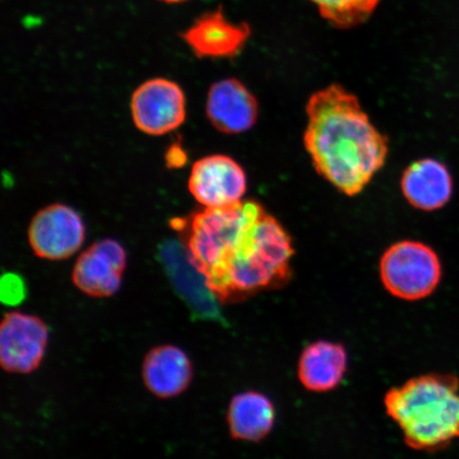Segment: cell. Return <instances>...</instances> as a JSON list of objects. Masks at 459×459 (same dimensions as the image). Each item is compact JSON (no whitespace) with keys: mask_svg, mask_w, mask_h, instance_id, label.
Listing matches in <instances>:
<instances>
[{"mask_svg":"<svg viewBox=\"0 0 459 459\" xmlns=\"http://www.w3.org/2000/svg\"><path fill=\"white\" fill-rule=\"evenodd\" d=\"M206 117L222 134H243L256 123L258 102L239 80L223 79L211 86L206 100Z\"/></svg>","mask_w":459,"mask_h":459,"instance_id":"cell-11","label":"cell"},{"mask_svg":"<svg viewBox=\"0 0 459 459\" xmlns=\"http://www.w3.org/2000/svg\"><path fill=\"white\" fill-rule=\"evenodd\" d=\"M131 114L143 134L160 136L181 127L186 117V97L169 79L153 78L137 88L131 99Z\"/></svg>","mask_w":459,"mask_h":459,"instance_id":"cell-5","label":"cell"},{"mask_svg":"<svg viewBox=\"0 0 459 459\" xmlns=\"http://www.w3.org/2000/svg\"><path fill=\"white\" fill-rule=\"evenodd\" d=\"M384 405L411 449L439 451L459 437V380L455 376L432 373L411 378L390 389Z\"/></svg>","mask_w":459,"mask_h":459,"instance_id":"cell-3","label":"cell"},{"mask_svg":"<svg viewBox=\"0 0 459 459\" xmlns=\"http://www.w3.org/2000/svg\"><path fill=\"white\" fill-rule=\"evenodd\" d=\"M85 225L77 211L56 204L38 212L28 229L29 244L37 256L49 261H62L82 248Z\"/></svg>","mask_w":459,"mask_h":459,"instance_id":"cell-7","label":"cell"},{"mask_svg":"<svg viewBox=\"0 0 459 459\" xmlns=\"http://www.w3.org/2000/svg\"><path fill=\"white\" fill-rule=\"evenodd\" d=\"M251 36L247 22L227 19L221 7L197 17L181 38L200 59H229L242 53Z\"/></svg>","mask_w":459,"mask_h":459,"instance_id":"cell-10","label":"cell"},{"mask_svg":"<svg viewBox=\"0 0 459 459\" xmlns=\"http://www.w3.org/2000/svg\"><path fill=\"white\" fill-rule=\"evenodd\" d=\"M332 26L350 29L364 24L380 0H309Z\"/></svg>","mask_w":459,"mask_h":459,"instance_id":"cell-16","label":"cell"},{"mask_svg":"<svg viewBox=\"0 0 459 459\" xmlns=\"http://www.w3.org/2000/svg\"><path fill=\"white\" fill-rule=\"evenodd\" d=\"M384 287L394 297L406 301L424 299L437 289L443 268L429 246L403 240L389 247L380 263Z\"/></svg>","mask_w":459,"mask_h":459,"instance_id":"cell-4","label":"cell"},{"mask_svg":"<svg viewBox=\"0 0 459 459\" xmlns=\"http://www.w3.org/2000/svg\"><path fill=\"white\" fill-rule=\"evenodd\" d=\"M348 369V353L342 343L318 341L303 350L298 361V377L309 392L335 389Z\"/></svg>","mask_w":459,"mask_h":459,"instance_id":"cell-14","label":"cell"},{"mask_svg":"<svg viewBox=\"0 0 459 459\" xmlns=\"http://www.w3.org/2000/svg\"><path fill=\"white\" fill-rule=\"evenodd\" d=\"M274 421L273 401L260 392L239 393L230 402L227 422L234 439L257 443L272 432Z\"/></svg>","mask_w":459,"mask_h":459,"instance_id":"cell-15","label":"cell"},{"mask_svg":"<svg viewBox=\"0 0 459 459\" xmlns=\"http://www.w3.org/2000/svg\"><path fill=\"white\" fill-rule=\"evenodd\" d=\"M26 297V285L24 280L14 273L4 275L2 280V299L9 306L20 304Z\"/></svg>","mask_w":459,"mask_h":459,"instance_id":"cell-17","label":"cell"},{"mask_svg":"<svg viewBox=\"0 0 459 459\" xmlns=\"http://www.w3.org/2000/svg\"><path fill=\"white\" fill-rule=\"evenodd\" d=\"M307 114L304 145L316 170L342 194H359L385 164L386 137L341 85L316 91Z\"/></svg>","mask_w":459,"mask_h":459,"instance_id":"cell-2","label":"cell"},{"mask_svg":"<svg viewBox=\"0 0 459 459\" xmlns=\"http://www.w3.org/2000/svg\"><path fill=\"white\" fill-rule=\"evenodd\" d=\"M401 189L409 204L421 211L443 209L453 195V179L444 163L419 160L404 171Z\"/></svg>","mask_w":459,"mask_h":459,"instance_id":"cell-13","label":"cell"},{"mask_svg":"<svg viewBox=\"0 0 459 459\" xmlns=\"http://www.w3.org/2000/svg\"><path fill=\"white\" fill-rule=\"evenodd\" d=\"M188 189L204 208H226L243 201L247 192L246 172L232 158L212 154L193 165Z\"/></svg>","mask_w":459,"mask_h":459,"instance_id":"cell-8","label":"cell"},{"mask_svg":"<svg viewBox=\"0 0 459 459\" xmlns=\"http://www.w3.org/2000/svg\"><path fill=\"white\" fill-rule=\"evenodd\" d=\"M189 261L220 302H238L290 280L291 238L255 201L178 220Z\"/></svg>","mask_w":459,"mask_h":459,"instance_id":"cell-1","label":"cell"},{"mask_svg":"<svg viewBox=\"0 0 459 459\" xmlns=\"http://www.w3.org/2000/svg\"><path fill=\"white\" fill-rule=\"evenodd\" d=\"M127 252L117 240L106 238L89 247L73 269V283L93 298L112 297L122 287Z\"/></svg>","mask_w":459,"mask_h":459,"instance_id":"cell-9","label":"cell"},{"mask_svg":"<svg viewBox=\"0 0 459 459\" xmlns=\"http://www.w3.org/2000/svg\"><path fill=\"white\" fill-rule=\"evenodd\" d=\"M49 329L36 315L20 311L4 316L0 325V364L17 375L36 371L45 358Z\"/></svg>","mask_w":459,"mask_h":459,"instance_id":"cell-6","label":"cell"},{"mask_svg":"<svg viewBox=\"0 0 459 459\" xmlns=\"http://www.w3.org/2000/svg\"><path fill=\"white\" fill-rule=\"evenodd\" d=\"M160 2H163V3H166V4H182V3H186V2H189V0H160Z\"/></svg>","mask_w":459,"mask_h":459,"instance_id":"cell-18","label":"cell"},{"mask_svg":"<svg viewBox=\"0 0 459 459\" xmlns=\"http://www.w3.org/2000/svg\"><path fill=\"white\" fill-rule=\"evenodd\" d=\"M193 376L191 359L185 350L174 344L152 348L143 361V384L159 399H171L185 393Z\"/></svg>","mask_w":459,"mask_h":459,"instance_id":"cell-12","label":"cell"}]
</instances>
